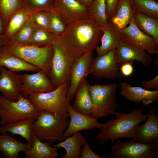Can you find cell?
Wrapping results in <instances>:
<instances>
[{
	"instance_id": "1",
	"label": "cell",
	"mask_w": 158,
	"mask_h": 158,
	"mask_svg": "<svg viewBox=\"0 0 158 158\" xmlns=\"http://www.w3.org/2000/svg\"><path fill=\"white\" fill-rule=\"evenodd\" d=\"M102 33L98 24L87 18L75 20L66 25L58 39L65 52L75 61L92 52L98 46Z\"/></svg>"
},
{
	"instance_id": "2",
	"label": "cell",
	"mask_w": 158,
	"mask_h": 158,
	"mask_svg": "<svg viewBox=\"0 0 158 158\" xmlns=\"http://www.w3.org/2000/svg\"><path fill=\"white\" fill-rule=\"evenodd\" d=\"M144 106L140 109L134 107L130 113L116 111L115 118L108 120L99 129L96 138L102 145L110 140L114 144L119 138H133L135 135L136 127L147 118V114L143 113Z\"/></svg>"
},
{
	"instance_id": "3",
	"label": "cell",
	"mask_w": 158,
	"mask_h": 158,
	"mask_svg": "<svg viewBox=\"0 0 158 158\" xmlns=\"http://www.w3.org/2000/svg\"><path fill=\"white\" fill-rule=\"evenodd\" d=\"M69 122L67 118L47 110L41 111L32 125L33 134L43 142H60L65 139L64 133Z\"/></svg>"
},
{
	"instance_id": "4",
	"label": "cell",
	"mask_w": 158,
	"mask_h": 158,
	"mask_svg": "<svg viewBox=\"0 0 158 158\" xmlns=\"http://www.w3.org/2000/svg\"><path fill=\"white\" fill-rule=\"evenodd\" d=\"M69 83L62 84L51 91L34 92L26 97L38 111L46 110L55 114L67 118L68 105L70 103L67 97Z\"/></svg>"
},
{
	"instance_id": "5",
	"label": "cell",
	"mask_w": 158,
	"mask_h": 158,
	"mask_svg": "<svg viewBox=\"0 0 158 158\" xmlns=\"http://www.w3.org/2000/svg\"><path fill=\"white\" fill-rule=\"evenodd\" d=\"M2 48L31 64L39 68L48 75L53 52V44L39 47L10 41Z\"/></svg>"
},
{
	"instance_id": "6",
	"label": "cell",
	"mask_w": 158,
	"mask_h": 158,
	"mask_svg": "<svg viewBox=\"0 0 158 158\" xmlns=\"http://www.w3.org/2000/svg\"><path fill=\"white\" fill-rule=\"evenodd\" d=\"M116 83L89 84L88 89L93 104L92 117L96 119L114 115L118 105Z\"/></svg>"
},
{
	"instance_id": "7",
	"label": "cell",
	"mask_w": 158,
	"mask_h": 158,
	"mask_svg": "<svg viewBox=\"0 0 158 158\" xmlns=\"http://www.w3.org/2000/svg\"><path fill=\"white\" fill-rule=\"evenodd\" d=\"M38 112L31 102L22 95L16 101L0 95V127L17 120L36 117Z\"/></svg>"
},
{
	"instance_id": "8",
	"label": "cell",
	"mask_w": 158,
	"mask_h": 158,
	"mask_svg": "<svg viewBox=\"0 0 158 158\" xmlns=\"http://www.w3.org/2000/svg\"><path fill=\"white\" fill-rule=\"evenodd\" d=\"M75 61L70 57L62 47L59 39L53 44V52L48 75L53 85L70 83Z\"/></svg>"
},
{
	"instance_id": "9",
	"label": "cell",
	"mask_w": 158,
	"mask_h": 158,
	"mask_svg": "<svg viewBox=\"0 0 158 158\" xmlns=\"http://www.w3.org/2000/svg\"><path fill=\"white\" fill-rule=\"evenodd\" d=\"M112 158H158L157 139L152 144H146L133 139L125 142L117 141L110 146Z\"/></svg>"
},
{
	"instance_id": "10",
	"label": "cell",
	"mask_w": 158,
	"mask_h": 158,
	"mask_svg": "<svg viewBox=\"0 0 158 158\" xmlns=\"http://www.w3.org/2000/svg\"><path fill=\"white\" fill-rule=\"evenodd\" d=\"M116 49H111L104 55L93 58L89 74L100 80L105 78L110 80L123 76L118 68Z\"/></svg>"
},
{
	"instance_id": "11",
	"label": "cell",
	"mask_w": 158,
	"mask_h": 158,
	"mask_svg": "<svg viewBox=\"0 0 158 158\" xmlns=\"http://www.w3.org/2000/svg\"><path fill=\"white\" fill-rule=\"evenodd\" d=\"M119 31L123 41L151 55H158V40L142 32L133 22Z\"/></svg>"
},
{
	"instance_id": "12",
	"label": "cell",
	"mask_w": 158,
	"mask_h": 158,
	"mask_svg": "<svg viewBox=\"0 0 158 158\" xmlns=\"http://www.w3.org/2000/svg\"><path fill=\"white\" fill-rule=\"evenodd\" d=\"M51 9L66 26L75 20L89 18L88 8L76 0H54Z\"/></svg>"
},
{
	"instance_id": "13",
	"label": "cell",
	"mask_w": 158,
	"mask_h": 158,
	"mask_svg": "<svg viewBox=\"0 0 158 158\" xmlns=\"http://www.w3.org/2000/svg\"><path fill=\"white\" fill-rule=\"evenodd\" d=\"M24 80L23 75L16 74L0 66V92L7 99L13 101L18 100Z\"/></svg>"
},
{
	"instance_id": "14",
	"label": "cell",
	"mask_w": 158,
	"mask_h": 158,
	"mask_svg": "<svg viewBox=\"0 0 158 158\" xmlns=\"http://www.w3.org/2000/svg\"><path fill=\"white\" fill-rule=\"evenodd\" d=\"M116 49L117 61L121 64L128 63L133 64L135 61H137L148 67L152 62V57L147 52L123 40Z\"/></svg>"
},
{
	"instance_id": "15",
	"label": "cell",
	"mask_w": 158,
	"mask_h": 158,
	"mask_svg": "<svg viewBox=\"0 0 158 158\" xmlns=\"http://www.w3.org/2000/svg\"><path fill=\"white\" fill-rule=\"evenodd\" d=\"M67 111L70 119L64 133L65 139L81 130H92L95 128L99 129L102 124L98 122L97 119L78 111L70 103L67 106Z\"/></svg>"
},
{
	"instance_id": "16",
	"label": "cell",
	"mask_w": 158,
	"mask_h": 158,
	"mask_svg": "<svg viewBox=\"0 0 158 158\" xmlns=\"http://www.w3.org/2000/svg\"><path fill=\"white\" fill-rule=\"evenodd\" d=\"M23 75L24 80L21 86L20 92L24 97L32 93L48 92L56 88L48 75L41 70L35 73H24Z\"/></svg>"
},
{
	"instance_id": "17",
	"label": "cell",
	"mask_w": 158,
	"mask_h": 158,
	"mask_svg": "<svg viewBox=\"0 0 158 158\" xmlns=\"http://www.w3.org/2000/svg\"><path fill=\"white\" fill-rule=\"evenodd\" d=\"M93 55L92 52L75 60L74 63L67 94L70 101L81 83L90 74Z\"/></svg>"
},
{
	"instance_id": "18",
	"label": "cell",
	"mask_w": 158,
	"mask_h": 158,
	"mask_svg": "<svg viewBox=\"0 0 158 158\" xmlns=\"http://www.w3.org/2000/svg\"><path fill=\"white\" fill-rule=\"evenodd\" d=\"M147 115L145 123L136 126L135 135L133 139L141 143L152 144L158 138V114L151 107Z\"/></svg>"
},
{
	"instance_id": "19",
	"label": "cell",
	"mask_w": 158,
	"mask_h": 158,
	"mask_svg": "<svg viewBox=\"0 0 158 158\" xmlns=\"http://www.w3.org/2000/svg\"><path fill=\"white\" fill-rule=\"evenodd\" d=\"M121 95L135 103L142 102L146 107L158 100V90L150 91L138 86H132L125 82L120 84Z\"/></svg>"
},
{
	"instance_id": "20",
	"label": "cell",
	"mask_w": 158,
	"mask_h": 158,
	"mask_svg": "<svg viewBox=\"0 0 158 158\" xmlns=\"http://www.w3.org/2000/svg\"><path fill=\"white\" fill-rule=\"evenodd\" d=\"M100 28L102 33L100 39L101 45L97 46L95 49L98 56L102 55L109 51L116 48L123 40L119 30L110 21Z\"/></svg>"
},
{
	"instance_id": "21",
	"label": "cell",
	"mask_w": 158,
	"mask_h": 158,
	"mask_svg": "<svg viewBox=\"0 0 158 158\" xmlns=\"http://www.w3.org/2000/svg\"><path fill=\"white\" fill-rule=\"evenodd\" d=\"M36 117L23 119L8 123L0 127V133L9 132L18 135L25 139L32 145L33 134L32 126Z\"/></svg>"
},
{
	"instance_id": "22",
	"label": "cell",
	"mask_w": 158,
	"mask_h": 158,
	"mask_svg": "<svg viewBox=\"0 0 158 158\" xmlns=\"http://www.w3.org/2000/svg\"><path fill=\"white\" fill-rule=\"evenodd\" d=\"M31 146L13 138L6 133L0 135V152L5 158H19L20 152L29 150Z\"/></svg>"
},
{
	"instance_id": "23",
	"label": "cell",
	"mask_w": 158,
	"mask_h": 158,
	"mask_svg": "<svg viewBox=\"0 0 158 158\" xmlns=\"http://www.w3.org/2000/svg\"><path fill=\"white\" fill-rule=\"evenodd\" d=\"M86 141L85 136L80 132H78L52 146L57 149L63 148L65 149L66 153L61 157V158H79L82 154V147Z\"/></svg>"
},
{
	"instance_id": "24",
	"label": "cell",
	"mask_w": 158,
	"mask_h": 158,
	"mask_svg": "<svg viewBox=\"0 0 158 158\" xmlns=\"http://www.w3.org/2000/svg\"><path fill=\"white\" fill-rule=\"evenodd\" d=\"M134 11L131 0H120L110 22L120 30L133 22Z\"/></svg>"
},
{
	"instance_id": "25",
	"label": "cell",
	"mask_w": 158,
	"mask_h": 158,
	"mask_svg": "<svg viewBox=\"0 0 158 158\" xmlns=\"http://www.w3.org/2000/svg\"><path fill=\"white\" fill-rule=\"evenodd\" d=\"M57 150L50 143L42 142L33 135L31 147L25 152V156L26 158H56L59 155Z\"/></svg>"
},
{
	"instance_id": "26",
	"label": "cell",
	"mask_w": 158,
	"mask_h": 158,
	"mask_svg": "<svg viewBox=\"0 0 158 158\" xmlns=\"http://www.w3.org/2000/svg\"><path fill=\"white\" fill-rule=\"evenodd\" d=\"M3 66L15 72L20 71H35L40 70L34 65L0 49V66Z\"/></svg>"
},
{
	"instance_id": "27",
	"label": "cell",
	"mask_w": 158,
	"mask_h": 158,
	"mask_svg": "<svg viewBox=\"0 0 158 158\" xmlns=\"http://www.w3.org/2000/svg\"><path fill=\"white\" fill-rule=\"evenodd\" d=\"M89 85L86 79L83 80L75 93L73 107L78 111L92 117L93 104L89 91Z\"/></svg>"
},
{
	"instance_id": "28",
	"label": "cell",
	"mask_w": 158,
	"mask_h": 158,
	"mask_svg": "<svg viewBox=\"0 0 158 158\" xmlns=\"http://www.w3.org/2000/svg\"><path fill=\"white\" fill-rule=\"evenodd\" d=\"M30 13L25 7L15 12L10 18L4 34L11 40L30 19Z\"/></svg>"
},
{
	"instance_id": "29",
	"label": "cell",
	"mask_w": 158,
	"mask_h": 158,
	"mask_svg": "<svg viewBox=\"0 0 158 158\" xmlns=\"http://www.w3.org/2000/svg\"><path fill=\"white\" fill-rule=\"evenodd\" d=\"M133 22L142 32L158 40V19L134 11Z\"/></svg>"
},
{
	"instance_id": "30",
	"label": "cell",
	"mask_w": 158,
	"mask_h": 158,
	"mask_svg": "<svg viewBox=\"0 0 158 158\" xmlns=\"http://www.w3.org/2000/svg\"><path fill=\"white\" fill-rule=\"evenodd\" d=\"M58 39L50 32L36 26L28 44L45 47L53 44Z\"/></svg>"
},
{
	"instance_id": "31",
	"label": "cell",
	"mask_w": 158,
	"mask_h": 158,
	"mask_svg": "<svg viewBox=\"0 0 158 158\" xmlns=\"http://www.w3.org/2000/svg\"><path fill=\"white\" fill-rule=\"evenodd\" d=\"M88 10L89 18L95 21L100 27L107 23L105 0H93Z\"/></svg>"
},
{
	"instance_id": "32",
	"label": "cell",
	"mask_w": 158,
	"mask_h": 158,
	"mask_svg": "<svg viewBox=\"0 0 158 158\" xmlns=\"http://www.w3.org/2000/svg\"><path fill=\"white\" fill-rule=\"evenodd\" d=\"M25 7L23 0H0V16L5 28L12 15Z\"/></svg>"
},
{
	"instance_id": "33",
	"label": "cell",
	"mask_w": 158,
	"mask_h": 158,
	"mask_svg": "<svg viewBox=\"0 0 158 158\" xmlns=\"http://www.w3.org/2000/svg\"><path fill=\"white\" fill-rule=\"evenodd\" d=\"M134 11L158 19V4L155 0H131Z\"/></svg>"
},
{
	"instance_id": "34",
	"label": "cell",
	"mask_w": 158,
	"mask_h": 158,
	"mask_svg": "<svg viewBox=\"0 0 158 158\" xmlns=\"http://www.w3.org/2000/svg\"><path fill=\"white\" fill-rule=\"evenodd\" d=\"M35 26L30 19L10 41L24 44H28Z\"/></svg>"
},
{
	"instance_id": "35",
	"label": "cell",
	"mask_w": 158,
	"mask_h": 158,
	"mask_svg": "<svg viewBox=\"0 0 158 158\" xmlns=\"http://www.w3.org/2000/svg\"><path fill=\"white\" fill-rule=\"evenodd\" d=\"M30 19L37 26L50 32L49 18L48 10L31 12Z\"/></svg>"
},
{
	"instance_id": "36",
	"label": "cell",
	"mask_w": 158,
	"mask_h": 158,
	"mask_svg": "<svg viewBox=\"0 0 158 158\" xmlns=\"http://www.w3.org/2000/svg\"><path fill=\"white\" fill-rule=\"evenodd\" d=\"M50 32L59 38L63 33L66 27L56 14L51 9L48 10Z\"/></svg>"
},
{
	"instance_id": "37",
	"label": "cell",
	"mask_w": 158,
	"mask_h": 158,
	"mask_svg": "<svg viewBox=\"0 0 158 158\" xmlns=\"http://www.w3.org/2000/svg\"><path fill=\"white\" fill-rule=\"evenodd\" d=\"M25 7L31 12L51 9L53 7L54 0H23Z\"/></svg>"
},
{
	"instance_id": "38",
	"label": "cell",
	"mask_w": 158,
	"mask_h": 158,
	"mask_svg": "<svg viewBox=\"0 0 158 158\" xmlns=\"http://www.w3.org/2000/svg\"><path fill=\"white\" fill-rule=\"evenodd\" d=\"M82 154L80 158H107L105 156H101L94 152L91 149L87 141L81 147Z\"/></svg>"
},
{
	"instance_id": "39",
	"label": "cell",
	"mask_w": 158,
	"mask_h": 158,
	"mask_svg": "<svg viewBox=\"0 0 158 158\" xmlns=\"http://www.w3.org/2000/svg\"><path fill=\"white\" fill-rule=\"evenodd\" d=\"M120 0H105L106 13L108 19H110L115 13Z\"/></svg>"
},
{
	"instance_id": "40",
	"label": "cell",
	"mask_w": 158,
	"mask_h": 158,
	"mask_svg": "<svg viewBox=\"0 0 158 158\" xmlns=\"http://www.w3.org/2000/svg\"><path fill=\"white\" fill-rule=\"evenodd\" d=\"M142 85L144 89L147 90L158 89V75H157L152 79L143 81Z\"/></svg>"
},
{
	"instance_id": "41",
	"label": "cell",
	"mask_w": 158,
	"mask_h": 158,
	"mask_svg": "<svg viewBox=\"0 0 158 158\" xmlns=\"http://www.w3.org/2000/svg\"><path fill=\"white\" fill-rule=\"evenodd\" d=\"M120 69V72L122 75L126 77L131 75L134 71V68L132 64L128 63L122 64Z\"/></svg>"
},
{
	"instance_id": "42",
	"label": "cell",
	"mask_w": 158,
	"mask_h": 158,
	"mask_svg": "<svg viewBox=\"0 0 158 158\" xmlns=\"http://www.w3.org/2000/svg\"><path fill=\"white\" fill-rule=\"evenodd\" d=\"M11 40L4 34H0V49L6 45Z\"/></svg>"
},
{
	"instance_id": "43",
	"label": "cell",
	"mask_w": 158,
	"mask_h": 158,
	"mask_svg": "<svg viewBox=\"0 0 158 158\" xmlns=\"http://www.w3.org/2000/svg\"><path fill=\"white\" fill-rule=\"evenodd\" d=\"M84 6L88 7L90 5L93 0H76Z\"/></svg>"
},
{
	"instance_id": "44",
	"label": "cell",
	"mask_w": 158,
	"mask_h": 158,
	"mask_svg": "<svg viewBox=\"0 0 158 158\" xmlns=\"http://www.w3.org/2000/svg\"><path fill=\"white\" fill-rule=\"evenodd\" d=\"M5 30V27L3 20L0 16V34H3Z\"/></svg>"
}]
</instances>
